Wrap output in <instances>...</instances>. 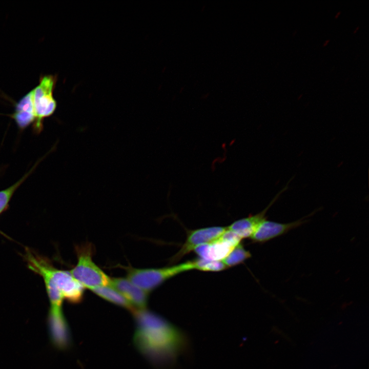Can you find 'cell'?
Returning a JSON list of instances; mask_svg holds the SVG:
<instances>
[{
	"label": "cell",
	"instance_id": "9",
	"mask_svg": "<svg viewBox=\"0 0 369 369\" xmlns=\"http://www.w3.org/2000/svg\"><path fill=\"white\" fill-rule=\"evenodd\" d=\"M287 184L270 201L267 207L262 211L255 215H250L248 217L242 218L233 222L227 228L237 234L242 239L250 238L253 234L259 224L265 219V215L269 209L279 199L281 195L288 190Z\"/></svg>",
	"mask_w": 369,
	"mask_h": 369
},
{
	"label": "cell",
	"instance_id": "6",
	"mask_svg": "<svg viewBox=\"0 0 369 369\" xmlns=\"http://www.w3.org/2000/svg\"><path fill=\"white\" fill-rule=\"evenodd\" d=\"M48 325L51 340L54 346L61 350L70 348L72 344V336L62 308H50Z\"/></svg>",
	"mask_w": 369,
	"mask_h": 369
},
{
	"label": "cell",
	"instance_id": "7",
	"mask_svg": "<svg viewBox=\"0 0 369 369\" xmlns=\"http://www.w3.org/2000/svg\"><path fill=\"white\" fill-rule=\"evenodd\" d=\"M227 229L223 227H210L189 231L184 242L172 257L171 262H177L196 247L217 239Z\"/></svg>",
	"mask_w": 369,
	"mask_h": 369
},
{
	"label": "cell",
	"instance_id": "4",
	"mask_svg": "<svg viewBox=\"0 0 369 369\" xmlns=\"http://www.w3.org/2000/svg\"><path fill=\"white\" fill-rule=\"evenodd\" d=\"M77 262L69 272L85 288L90 290L109 285L110 278L97 266L92 259L93 246L89 243L76 246Z\"/></svg>",
	"mask_w": 369,
	"mask_h": 369
},
{
	"label": "cell",
	"instance_id": "5",
	"mask_svg": "<svg viewBox=\"0 0 369 369\" xmlns=\"http://www.w3.org/2000/svg\"><path fill=\"white\" fill-rule=\"evenodd\" d=\"M57 81L56 75L42 76L38 85L32 90L35 120L34 127L36 132L42 128L43 120L55 112L57 103L53 97V91Z\"/></svg>",
	"mask_w": 369,
	"mask_h": 369
},
{
	"label": "cell",
	"instance_id": "18",
	"mask_svg": "<svg viewBox=\"0 0 369 369\" xmlns=\"http://www.w3.org/2000/svg\"><path fill=\"white\" fill-rule=\"evenodd\" d=\"M340 13V12H338V13L336 15V17H338V15Z\"/></svg>",
	"mask_w": 369,
	"mask_h": 369
},
{
	"label": "cell",
	"instance_id": "11",
	"mask_svg": "<svg viewBox=\"0 0 369 369\" xmlns=\"http://www.w3.org/2000/svg\"><path fill=\"white\" fill-rule=\"evenodd\" d=\"M219 237L215 240L196 247L194 252L202 259L222 261L235 248Z\"/></svg>",
	"mask_w": 369,
	"mask_h": 369
},
{
	"label": "cell",
	"instance_id": "3",
	"mask_svg": "<svg viewBox=\"0 0 369 369\" xmlns=\"http://www.w3.org/2000/svg\"><path fill=\"white\" fill-rule=\"evenodd\" d=\"M194 270L193 260L170 266L158 268L127 269V278L149 293L168 280L185 272Z\"/></svg>",
	"mask_w": 369,
	"mask_h": 369
},
{
	"label": "cell",
	"instance_id": "14",
	"mask_svg": "<svg viewBox=\"0 0 369 369\" xmlns=\"http://www.w3.org/2000/svg\"><path fill=\"white\" fill-rule=\"evenodd\" d=\"M251 257V253L240 242L222 260L227 268L239 264Z\"/></svg>",
	"mask_w": 369,
	"mask_h": 369
},
{
	"label": "cell",
	"instance_id": "19",
	"mask_svg": "<svg viewBox=\"0 0 369 369\" xmlns=\"http://www.w3.org/2000/svg\"><path fill=\"white\" fill-rule=\"evenodd\" d=\"M329 40H326L325 43L324 44V45L325 46L326 44V43L329 42Z\"/></svg>",
	"mask_w": 369,
	"mask_h": 369
},
{
	"label": "cell",
	"instance_id": "1",
	"mask_svg": "<svg viewBox=\"0 0 369 369\" xmlns=\"http://www.w3.org/2000/svg\"><path fill=\"white\" fill-rule=\"evenodd\" d=\"M133 343L138 352L157 367L171 365L186 348L184 334L159 315L147 309L132 313Z\"/></svg>",
	"mask_w": 369,
	"mask_h": 369
},
{
	"label": "cell",
	"instance_id": "10",
	"mask_svg": "<svg viewBox=\"0 0 369 369\" xmlns=\"http://www.w3.org/2000/svg\"><path fill=\"white\" fill-rule=\"evenodd\" d=\"M109 285L120 292L136 310L146 309L149 293L127 278H110Z\"/></svg>",
	"mask_w": 369,
	"mask_h": 369
},
{
	"label": "cell",
	"instance_id": "15",
	"mask_svg": "<svg viewBox=\"0 0 369 369\" xmlns=\"http://www.w3.org/2000/svg\"><path fill=\"white\" fill-rule=\"evenodd\" d=\"M33 169L26 174L19 180L8 188L0 191V214L5 211L8 208L9 203L17 189L26 180L31 174Z\"/></svg>",
	"mask_w": 369,
	"mask_h": 369
},
{
	"label": "cell",
	"instance_id": "13",
	"mask_svg": "<svg viewBox=\"0 0 369 369\" xmlns=\"http://www.w3.org/2000/svg\"><path fill=\"white\" fill-rule=\"evenodd\" d=\"M91 290L103 299L132 313L136 310L120 292L109 284L98 286Z\"/></svg>",
	"mask_w": 369,
	"mask_h": 369
},
{
	"label": "cell",
	"instance_id": "17",
	"mask_svg": "<svg viewBox=\"0 0 369 369\" xmlns=\"http://www.w3.org/2000/svg\"><path fill=\"white\" fill-rule=\"evenodd\" d=\"M194 270L204 272H219L227 269L222 261L210 260L201 258L193 260Z\"/></svg>",
	"mask_w": 369,
	"mask_h": 369
},
{
	"label": "cell",
	"instance_id": "8",
	"mask_svg": "<svg viewBox=\"0 0 369 369\" xmlns=\"http://www.w3.org/2000/svg\"><path fill=\"white\" fill-rule=\"evenodd\" d=\"M305 217L288 223L277 222L266 218L259 224L250 238L254 242H265L305 223L308 221Z\"/></svg>",
	"mask_w": 369,
	"mask_h": 369
},
{
	"label": "cell",
	"instance_id": "12",
	"mask_svg": "<svg viewBox=\"0 0 369 369\" xmlns=\"http://www.w3.org/2000/svg\"><path fill=\"white\" fill-rule=\"evenodd\" d=\"M18 127L24 129L35 120L32 90L24 96L16 104L11 115Z\"/></svg>",
	"mask_w": 369,
	"mask_h": 369
},
{
	"label": "cell",
	"instance_id": "16",
	"mask_svg": "<svg viewBox=\"0 0 369 369\" xmlns=\"http://www.w3.org/2000/svg\"><path fill=\"white\" fill-rule=\"evenodd\" d=\"M49 299L50 307L62 308L64 298L52 281L47 276H42Z\"/></svg>",
	"mask_w": 369,
	"mask_h": 369
},
{
	"label": "cell",
	"instance_id": "2",
	"mask_svg": "<svg viewBox=\"0 0 369 369\" xmlns=\"http://www.w3.org/2000/svg\"><path fill=\"white\" fill-rule=\"evenodd\" d=\"M25 258L29 269L40 276L48 277L60 292L64 299L72 304L82 302L85 288L69 271L54 268L47 259L29 249L26 250Z\"/></svg>",
	"mask_w": 369,
	"mask_h": 369
}]
</instances>
